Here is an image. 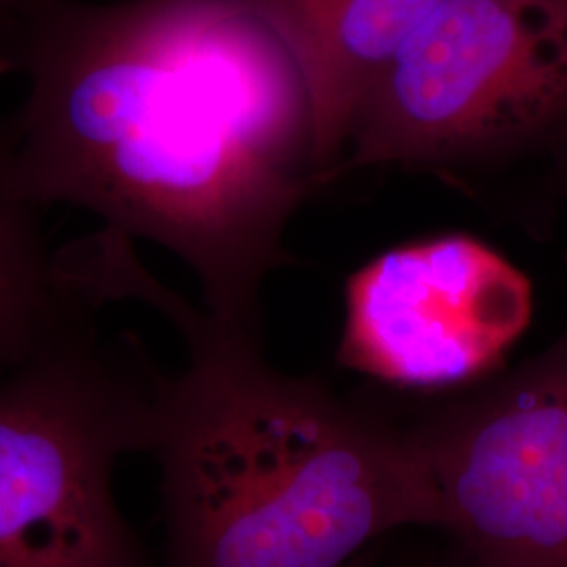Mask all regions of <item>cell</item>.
Instances as JSON below:
<instances>
[{
	"label": "cell",
	"instance_id": "1",
	"mask_svg": "<svg viewBox=\"0 0 567 567\" xmlns=\"http://www.w3.org/2000/svg\"><path fill=\"white\" fill-rule=\"evenodd\" d=\"M0 173L42 210L171 250L206 313L261 334L284 236L324 187L303 76L248 0H0Z\"/></svg>",
	"mask_w": 567,
	"mask_h": 567
},
{
	"label": "cell",
	"instance_id": "2",
	"mask_svg": "<svg viewBox=\"0 0 567 567\" xmlns=\"http://www.w3.org/2000/svg\"><path fill=\"white\" fill-rule=\"evenodd\" d=\"M147 456L161 471V567H343L440 526L404 419L265 360L261 334L206 311L179 330Z\"/></svg>",
	"mask_w": 567,
	"mask_h": 567
},
{
	"label": "cell",
	"instance_id": "3",
	"mask_svg": "<svg viewBox=\"0 0 567 567\" xmlns=\"http://www.w3.org/2000/svg\"><path fill=\"white\" fill-rule=\"evenodd\" d=\"M370 166L550 229L567 204V0H442L368 89L337 179Z\"/></svg>",
	"mask_w": 567,
	"mask_h": 567
},
{
	"label": "cell",
	"instance_id": "4",
	"mask_svg": "<svg viewBox=\"0 0 567 567\" xmlns=\"http://www.w3.org/2000/svg\"><path fill=\"white\" fill-rule=\"evenodd\" d=\"M163 379L137 334L97 324L0 372V567H161L116 471L150 454Z\"/></svg>",
	"mask_w": 567,
	"mask_h": 567
},
{
	"label": "cell",
	"instance_id": "5",
	"mask_svg": "<svg viewBox=\"0 0 567 567\" xmlns=\"http://www.w3.org/2000/svg\"><path fill=\"white\" fill-rule=\"evenodd\" d=\"M404 423L463 567H567V328Z\"/></svg>",
	"mask_w": 567,
	"mask_h": 567
},
{
	"label": "cell",
	"instance_id": "6",
	"mask_svg": "<svg viewBox=\"0 0 567 567\" xmlns=\"http://www.w3.org/2000/svg\"><path fill=\"white\" fill-rule=\"evenodd\" d=\"M532 309L526 274L473 234L398 244L347 278L337 362L391 389L452 393L503 370Z\"/></svg>",
	"mask_w": 567,
	"mask_h": 567
},
{
	"label": "cell",
	"instance_id": "7",
	"mask_svg": "<svg viewBox=\"0 0 567 567\" xmlns=\"http://www.w3.org/2000/svg\"><path fill=\"white\" fill-rule=\"evenodd\" d=\"M41 217L0 173V372L97 324L107 305L142 303L152 284L131 238L103 227L51 246Z\"/></svg>",
	"mask_w": 567,
	"mask_h": 567
},
{
	"label": "cell",
	"instance_id": "8",
	"mask_svg": "<svg viewBox=\"0 0 567 567\" xmlns=\"http://www.w3.org/2000/svg\"><path fill=\"white\" fill-rule=\"evenodd\" d=\"M442 0H248L303 76L324 185L368 89Z\"/></svg>",
	"mask_w": 567,
	"mask_h": 567
},
{
	"label": "cell",
	"instance_id": "9",
	"mask_svg": "<svg viewBox=\"0 0 567 567\" xmlns=\"http://www.w3.org/2000/svg\"><path fill=\"white\" fill-rule=\"evenodd\" d=\"M395 534L377 540L343 567H463L446 538L437 545L391 543Z\"/></svg>",
	"mask_w": 567,
	"mask_h": 567
}]
</instances>
